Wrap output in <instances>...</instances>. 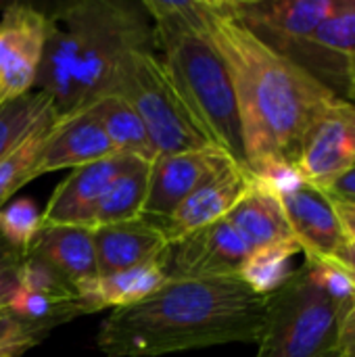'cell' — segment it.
I'll return each instance as SVG.
<instances>
[{"label":"cell","instance_id":"cell-1","mask_svg":"<svg viewBox=\"0 0 355 357\" xmlns=\"http://www.w3.org/2000/svg\"><path fill=\"white\" fill-rule=\"evenodd\" d=\"M199 13L232 79L247 165L282 190L297 182L293 163L305 130L341 96L255 38L222 0L199 2Z\"/></svg>","mask_w":355,"mask_h":357},{"label":"cell","instance_id":"cell-2","mask_svg":"<svg viewBox=\"0 0 355 357\" xmlns=\"http://www.w3.org/2000/svg\"><path fill=\"white\" fill-rule=\"evenodd\" d=\"M268 295L241 276L167 278L136 305L113 310L96 343L107 357H157L228 343H257Z\"/></svg>","mask_w":355,"mask_h":357},{"label":"cell","instance_id":"cell-3","mask_svg":"<svg viewBox=\"0 0 355 357\" xmlns=\"http://www.w3.org/2000/svg\"><path fill=\"white\" fill-rule=\"evenodd\" d=\"M155 40L146 17L111 0H84L48 17V31L36 86L61 115L84 109L111 88L117 61Z\"/></svg>","mask_w":355,"mask_h":357},{"label":"cell","instance_id":"cell-4","mask_svg":"<svg viewBox=\"0 0 355 357\" xmlns=\"http://www.w3.org/2000/svg\"><path fill=\"white\" fill-rule=\"evenodd\" d=\"M142 8L155 23L163 65L203 136L249 167L232 79L203 27L199 2L146 0Z\"/></svg>","mask_w":355,"mask_h":357},{"label":"cell","instance_id":"cell-5","mask_svg":"<svg viewBox=\"0 0 355 357\" xmlns=\"http://www.w3.org/2000/svg\"><path fill=\"white\" fill-rule=\"evenodd\" d=\"M355 284L333 261L308 259L268 295L255 357H339V322Z\"/></svg>","mask_w":355,"mask_h":357},{"label":"cell","instance_id":"cell-6","mask_svg":"<svg viewBox=\"0 0 355 357\" xmlns=\"http://www.w3.org/2000/svg\"><path fill=\"white\" fill-rule=\"evenodd\" d=\"M109 92L123 96L136 109L157 155L213 146L178 94L163 61L149 48L128 50L117 61Z\"/></svg>","mask_w":355,"mask_h":357},{"label":"cell","instance_id":"cell-7","mask_svg":"<svg viewBox=\"0 0 355 357\" xmlns=\"http://www.w3.org/2000/svg\"><path fill=\"white\" fill-rule=\"evenodd\" d=\"M355 165V105L328 102L305 130L293 163L295 178L326 192Z\"/></svg>","mask_w":355,"mask_h":357},{"label":"cell","instance_id":"cell-8","mask_svg":"<svg viewBox=\"0 0 355 357\" xmlns=\"http://www.w3.org/2000/svg\"><path fill=\"white\" fill-rule=\"evenodd\" d=\"M226 10L266 46L291 59L337 0H222Z\"/></svg>","mask_w":355,"mask_h":357},{"label":"cell","instance_id":"cell-9","mask_svg":"<svg viewBox=\"0 0 355 357\" xmlns=\"http://www.w3.org/2000/svg\"><path fill=\"white\" fill-rule=\"evenodd\" d=\"M232 163L236 161L218 146L157 155L151 163L149 195L142 218L153 224L165 222L192 192Z\"/></svg>","mask_w":355,"mask_h":357},{"label":"cell","instance_id":"cell-10","mask_svg":"<svg viewBox=\"0 0 355 357\" xmlns=\"http://www.w3.org/2000/svg\"><path fill=\"white\" fill-rule=\"evenodd\" d=\"M48 15L13 2L0 19V102L29 94L44 54Z\"/></svg>","mask_w":355,"mask_h":357},{"label":"cell","instance_id":"cell-11","mask_svg":"<svg viewBox=\"0 0 355 357\" xmlns=\"http://www.w3.org/2000/svg\"><path fill=\"white\" fill-rule=\"evenodd\" d=\"M355 59V0H337L333 13L308 36L293 63L345 98L347 71Z\"/></svg>","mask_w":355,"mask_h":357},{"label":"cell","instance_id":"cell-12","mask_svg":"<svg viewBox=\"0 0 355 357\" xmlns=\"http://www.w3.org/2000/svg\"><path fill=\"white\" fill-rule=\"evenodd\" d=\"M251 253L253 251L241 232L224 218L172 247L167 259V276H239Z\"/></svg>","mask_w":355,"mask_h":357},{"label":"cell","instance_id":"cell-13","mask_svg":"<svg viewBox=\"0 0 355 357\" xmlns=\"http://www.w3.org/2000/svg\"><path fill=\"white\" fill-rule=\"evenodd\" d=\"M132 159V155L117 153L103 161L71 169V174L50 195L46 209L42 211V228L77 226L92 230L105 192Z\"/></svg>","mask_w":355,"mask_h":357},{"label":"cell","instance_id":"cell-14","mask_svg":"<svg viewBox=\"0 0 355 357\" xmlns=\"http://www.w3.org/2000/svg\"><path fill=\"white\" fill-rule=\"evenodd\" d=\"M278 195L301 253L308 259L333 261L347 241L328 195L299 180Z\"/></svg>","mask_w":355,"mask_h":357},{"label":"cell","instance_id":"cell-15","mask_svg":"<svg viewBox=\"0 0 355 357\" xmlns=\"http://www.w3.org/2000/svg\"><path fill=\"white\" fill-rule=\"evenodd\" d=\"M8 312L23 322L56 326L84 314L77 289L48 264L27 253Z\"/></svg>","mask_w":355,"mask_h":357},{"label":"cell","instance_id":"cell-16","mask_svg":"<svg viewBox=\"0 0 355 357\" xmlns=\"http://www.w3.org/2000/svg\"><path fill=\"white\" fill-rule=\"evenodd\" d=\"M117 155L100 123L86 111L77 109L56 117L48 130L42 149L33 161V178L59 169H75Z\"/></svg>","mask_w":355,"mask_h":357},{"label":"cell","instance_id":"cell-17","mask_svg":"<svg viewBox=\"0 0 355 357\" xmlns=\"http://www.w3.org/2000/svg\"><path fill=\"white\" fill-rule=\"evenodd\" d=\"M253 180L255 176L249 167L232 163L197 192H192L165 222L157 226L174 247L186 236L224 220L249 190Z\"/></svg>","mask_w":355,"mask_h":357},{"label":"cell","instance_id":"cell-18","mask_svg":"<svg viewBox=\"0 0 355 357\" xmlns=\"http://www.w3.org/2000/svg\"><path fill=\"white\" fill-rule=\"evenodd\" d=\"M92 241L98 276L167 259L172 251L163 230L144 218L98 226L92 230Z\"/></svg>","mask_w":355,"mask_h":357},{"label":"cell","instance_id":"cell-19","mask_svg":"<svg viewBox=\"0 0 355 357\" xmlns=\"http://www.w3.org/2000/svg\"><path fill=\"white\" fill-rule=\"evenodd\" d=\"M226 220L241 232L251 251L274 247L301 249L291 232L276 186L257 176Z\"/></svg>","mask_w":355,"mask_h":357},{"label":"cell","instance_id":"cell-20","mask_svg":"<svg viewBox=\"0 0 355 357\" xmlns=\"http://www.w3.org/2000/svg\"><path fill=\"white\" fill-rule=\"evenodd\" d=\"M167 259L151 261L146 266L121 270V272L107 274V276H96L90 282L80 284L77 295H80L84 314H94L107 307L123 310L151 297L169 278Z\"/></svg>","mask_w":355,"mask_h":357},{"label":"cell","instance_id":"cell-21","mask_svg":"<svg viewBox=\"0 0 355 357\" xmlns=\"http://www.w3.org/2000/svg\"><path fill=\"white\" fill-rule=\"evenodd\" d=\"M27 253L48 264L75 289L98 276L90 228L46 226L40 230Z\"/></svg>","mask_w":355,"mask_h":357},{"label":"cell","instance_id":"cell-22","mask_svg":"<svg viewBox=\"0 0 355 357\" xmlns=\"http://www.w3.org/2000/svg\"><path fill=\"white\" fill-rule=\"evenodd\" d=\"M105 130L113 149L121 155H132L153 163L157 151L136 109L119 94L107 92L84 107Z\"/></svg>","mask_w":355,"mask_h":357},{"label":"cell","instance_id":"cell-23","mask_svg":"<svg viewBox=\"0 0 355 357\" xmlns=\"http://www.w3.org/2000/svg\"><path fill=\"white\" fill-rule=\"evenodd\" d=\"M149 176L151 163L134 157L105 192L96 211L94 228L140 220L149 195Z\"/></svg>","mask_w":355,"mask_h":357},{"label":"cell","instance_id":"cell-24","mask_svg":"<svg viewBox=\"0 0 355 357\" xmlns=\"http://www.w3.org/2000/svg\"><path fill=\"white\" fill-rule=\"evenodd\" d=\"M297 253H301V249L295 247H274V249L253 251L239 276L255 293L270 295L291 276L293 272L291 259Z\"/></svg>","mask_w":355,"mask_h":357},{"label":"cell","instance_id":"cell-25","mask_svg":"<svg viewBox=\"0 0 355 357\" xmlns=\"http://www.w3.org/2000/svg\"><path fill=\"white\" fill-rule=\"evenodd\" d=\"M40 230L42 211L31 199L21 197L17 201H8L0 209V236L15 249L29 251Z\"/></svg>","mask_w":355,"mask_h":357},{"label":"cell","instance_id":"cell-26","mask_svg":"<svg viewBox=\"0 0 355 357\" xmlns=\"http://www.w3.org/2000/svg\"><path fill=\"white\" fill-rule=\"evenodd\" d=\"M25 257H27V251L15 249L0 236V314L8 312V305L21 280Z\"/></svg>","mask_w":355,"mask_h":357},{"label":"cell","instance_id":"cell-27","mask_svg":"<svg viewBox=\"0 0 355 357\" xmlns=\"http://www.w3.org/2000/svg\"><path fill=\"white\" fill-rule=\"evenodd\" d=\"M339 357H355V293L339 322Z\"/></svg>","mask_w":355,"mask_h":357},{"label":"cell","instance_id":"cell-28","mask_svg":"<svg viewBox=\"0 0 355 357\" xmlns=\"http://www.w3.org/2000/svg\"><path fill=\"white\" fill-rule=\"evenodd\" d=\"M48 326L42 324H31V322H23L17 316H13L10 312H2L0 314V343L13 337H21V335H31V333H48Z\"/></svg>","mask_w":355,"mask_h":357},{"label":"cell","instance_id":"cell-29","mask_svg":"<svg viewBox=\"0 0 355 357\" xmlns=\"http://www.w3.org/2000/svg\"><path fill=\"white\" fill-rule=\"evenodd\" d=\"M44 337V333H31V335H21V337H13L0 343V357H21L25 356L31 347H36L40 343V339Z\"/></svg>","mask_w":355,"mask_h":357},{"label":"cell","instance_id":"cell-30","mask_svg":"<svg viewBox=\"0 0 355 357\" xmlns=\"http://www.w3.org/2000/svg\"><path fill=\"white\" fill-rule=\"evenodd\" d=\"M328 199H331L333 209L339 218L345 241L355 243V201H343V199H335V197H328Z\"/></svg>","mask_w":355,"mask_h":357},{"label":"cell","instance_id":"cell-31","mask_svg":"<svg viewBox=\"0 0 355 357\" xmlns=\"http://www.w3.org/2000/svg\"><path fill=\"white\" fill-rule=\"evenodd\" d=\"M326 195L343 201H355V165L326 190Z\"/></svg>","mask_w":355,"mask_h":357},{"label":"cell","instance_id":"cell-32","mask_svg":"<svg viewBox=\"0 0 355 357\" xmlns=\"http://www.w3.org/2000/svg\"><path fill=\"white\" fill-rule=\"evenodd\" d=\"M333 264H337L339 270L355 284V243H345L341 251L335 255Z\"/></svg>","mask_w":355,"mask_h":357},{"label":"cell","instance_id":"cell-33","mask_svg":"<svg viewBox=\"0 0 355 357\" xmlns=\"http://www.w3.org/2000/svg\"><path fill=\"white\" fill-rule=\"evenodd\" d=\"M345 100L355 105V59L349 63V71H347V90H345Z\"/></svg>","mask_w":355,"mask_h":357},{"label":"cell","instance_id":"cell-34","mask_svg":"<svg viewBox=\"0 0 355 357\" xmlns=\"http://www.w3.org/2000/svg\"><path fill=\"white\" fill-rule=\"evenodd\" d=\"M0 105H2V102H0Z\"/></svg>","mask_w":355,"mask_h":357}]
</instances>
